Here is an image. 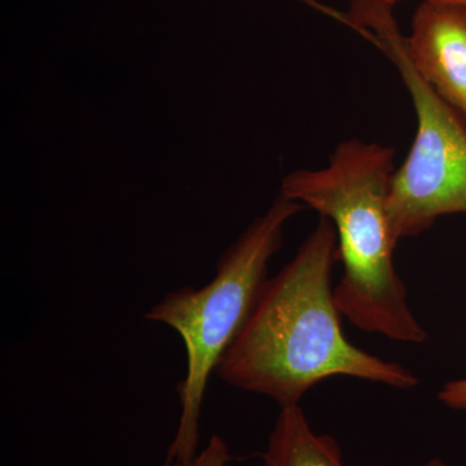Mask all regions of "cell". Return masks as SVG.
<instances>
[{"instance_id":"obj_5","label":"cell","mask_w":466,"mask_h":466,"mask_svg":"<svg viewBox=\"0 0 466 466\" xmlns=\"http://www.w3.org/2000/svg\"><path fill=\"white\" fill-rule=\"evenodd\" d=\"M406 47L420 76L466 116V5L424 0L416 9Z\"/></svg>"},{"instance_id":"obj_7","label":"cell","mask_w":466,"mask_h":466,"mask_svg":"<svg viewBox=\"0 0 466 466\" xmlns=\"http://www.w3.org/2000/svg\"><path fill=\"white\" fill-rule=\"evenodd\" d=\"M228 444L219 435H213L200 453L184 466H227L231 461Z\"/></svg>"},{"instance_id":"obj_4","label":"cell","mask_w":466,"mask_h":466,"mask_svg":"<svg viewBox=\"0 0 466 466\" xmlns=\"http://www.w3.org/2000/svg\"><path fill=\"white\" fill-rule=\"evenodd\" d=\"M349 17L361 33L375 32L373 41L400 70L416 110L415 142L395 168L389 195L391 231L400 242L428 231L441 217L466 214V116L416 72L391 7L355 0Z\"/></svg>"},{"instance_id":"obj_8","label":"cell","mask_w":466,"mask_h":466,"mask_svg":"<svg viewBox=\"0 0 466 466\" xmlns=\"http://www.w3.org/2000/svg\"><path fill=\"white\" fill-rule=\"evenodd\" d=\"M438 400L451 410L466 413V379L444 383L438 391Z\"/></svg>"},{"instance_id":"obj_12","label":"cell","mask_w":466,"mask_h":466,"mask_svg":"<svg viewBox=\"0 0 466 466\" xmlns=\"http://www.w3.org/2000/svg\"><path fill=\"white\" fill-rule=\"evenodd\" d=\"M459 2L464 3V5H466V0H459Z\"/></svg>"},{"instance_id":"obj_3","label":"cell","mask_w":466,"mask_h":466,"mask_svg":"<svg viewBox=\"0 0 466 466\" xmlns=\"http://www.w3.org/2000/svg\"><path fill=\"white\" fill-rule=\"evenodd\" d=\"M303 208L279 195L223 253L213 280L198 289L168 291L147 311V320L167 325L182 337L187 352L186 376L177 388L179 422L165 466H184L198 456L208 379L256 308L269 262L283 245L285 225Z\"/></svg>"},{"instance_id":"obj_6","label":"cell","mask_w":466,"mask_h":466,"mask_svg":"<svg viewBox=\"0 0 466 466\" xmlns=\"http://www.w3.org/2000/svg\"><path fill=\"white\" fill-rule=\"evenodd\" d=\"M259 466H348L333 437L319 434L299 406L280 408Z\"/></svg>"},{"instance_id":"obj_1","label":"cell","mask_w":466,"mask_h":466,"mask_svg":"<svg viewBox=\"0 0 466 466\" xmlns=\"http://www.w3.org/2000/svg\"><path fill=\"white\" fill-rule=\"evenodd\" d=\"M339 262L336 229L319 219L296 256L267 279L256 308L216 373L240 390L280 408L299 406L330 377H352L410 390L419 379L406 367L370 354L343 334L332 287Z\"/></svg>"},{"instance_id":"obj_2","label":"cell","mask_w":466,"mask_h":466,"mask_svg":"<svg viewBox=\"0 0 466 466\" xmlns=\"http://www.w3.org/2000/svg\"><path fill=\"white\" fill-rule=\"evenodd\" d=\"M394 161L391 147L346 140L327 167L287 175L280 195L314 208L336 229L343 272L334 299L342 317L364 332L421 345L428 332L408 305L394 265L398 242L388 208Z\"/></svg>"},{"instance_id":"obj_10","label":"cell","mask_w":466,"mask_h":466,"mask_svg":"<svg viewBox=\"0 0 466 466\" xmlns=\"http://www.w3.org/2000/svg\"><path fill=\"white\" fill-rule=\"evenodd\" d=\"M424 466H450L446 461H443L441 459L434 458L429 460L428 462H425Z\"/></svg>"},{"instance_id":"obj_9","label":"cell","mask_w":466,"mask_h":466,"mask_svg":"<svg viewBox=\"0 0 466 466\" xmlns=\"http://www.w3.org/2000/svg\"><path fill=\"white\" fill-rule=\"evenodd\" d=\"M303 2L309 3L312 7L321 9V11L327 12V14L332 15V16L337 17V12L333 11V9L325 8L324 5H319L315 0H303Z\"/></svg>"},{"instance_id":"obj_11","label":"cell","mask_w":466,"mask_h":466,"mask_svg":"<svg viewBox=\"0 0 466 466\" xmlns=\"http://www.w3.org/2000/svg\"><path fill=\"white\" fill-rule=\"evenodd\" d=\"M372 2L379 3V5H388V7H392L395 3L400 2V0H372Z\"/></svg>"}]
</instances>
